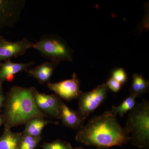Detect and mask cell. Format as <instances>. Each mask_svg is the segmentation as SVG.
<instances>
[{"label":"cell","mask_w":149,"mask_h":149,"mask_svg":"<svg viewBox=\"0 0 149 149\" xmlns=\"http://www.w3.org/2000/svg\"><path fill=\"white\" fill-rule=\"evenodd\" d=\"M77 131L76 141L97 149L121 146L130 141V137L118 121L116 115L111 111L92 118Z\"/></svg>","instance_id":"6da1fadb"},{"label":"cell","mask_w":149,"mask_h":149,"mask_svg":"<svg viewBox=\"0 0 149 149\" xmlns=\"http://www.w3.org/2000/svg\"><path fill=\"white\" fill-rule=\"evenodd\" d=\"M35 87L24 88L14 86L6 95L2 114L4 128L11 129L24 125L31 118L36 117L47 118L40 111L35 103Z\"/></svg>","instance_id":"7a4b0ae2"},{"label":"cell","mask_w":149,"mask_h":149,"mask_svg":"<svg viewBox=\"0 0 149 149\" xmlns=\"http://www.w3.org/2000/svg\"><path fill=\"white\" fill-rule=\"evenodd\" d=\"M130 142L141 148L149 149V102L143 100L130 111L124 128Z\"/></svg>","instance_id":"3957f363"},{"label":"cell","mask_w":149,"mask_h":149,"mask_svg":"<svg viewBox=\"0 0 149 149\" xmlns=\"http://www.w3.org/2000/svg\"><path fill=\"white\" fill-rule=\"evenodd\" d=\"M50 61L59 63L62 61H73V52L67 43L58 35L43 36L34 43L33 48Z\"/></svg>","instance_id":"277c9868"},{"label":"cell","mask_w":149,"mask_h":149,"mask_svg":"<svg viewBox=\"0 0 149 149\" xmlns=\"http://www.w3.org/2000/svg\"><path fill=\"white\" fill-rule=\"evenodd\" d=\"M109 89L106 83L97 86L91 91L80 94L78 100L77 113L85 121L91 113L95 111L106 100Z\"/></svg>","instance_id":"5b68a950"},{"label":"cell","mask_w":149,"mask_h":149,"mask_svg":"<svg viewBox=\"0 0 149 149\" xmlns=\"http://www.w3.org/2000/svg\"><path fill=\"white\" fill-rule=\"evenodd\" d=\"M24 0H0V29L13 27L19 20Z\"/></svg>","instance_id":"8992f818"},{"label":"cell","mask_w":149,"mask_h":149,"mask_svg":"<svg viewBox=\"0 0 149 149\" xmlns=\"http://www.w3.org/2000/svg\"><path fill=\"white\" fill-rule=\"evenodd\" d=\"M47 86L59 97L67 102L78 98L82 92L80 90V80L75 72L72 74L71 79L58 83L49 82Z\"/></svg>","instance_id":"52a82bcc"},{"label":"cell","mask_w":149,"mask_h":149,"mask_svg":"<svg viewBox=\"0 0 149 149\" xmlns=\"http://www.w3.org/2000/svg\"><path fill=\"white\" fill-rule=\"evenodd\" d=\"M34 99L38 109L46 117L60 119L62 101L57 95H47L40 93L36 89Z\"/></svg>","instance_id":"ba28073f"},{"label":"cell","mask_w":149,"mask_h":149,"mask_svg":"<svg viewBox=\"0 0 149 149\" xmlns=\"http://www.w3.org/2000/svg\"><path fill=\"white\" fill-rule=\"evenodd\" d=\"M34 43L24 38L16 42H11L0 37V62L22 56L29 49L33 48Z\"/></svg>","instance_id":"9c48e42d"},{"label":"cell","mask_w":149,"mask_h":149,"mask_svg":"<svg viewBox=\"0 0 149 149\" xmlns=\"http://www.w3.org/2000/svg\"><path fill=\"white\" fill-rule=\"evenodd\" d=\"M34 64V61L26 63H14L11 60L4 61L0 66V83H3L5 81L12 82L15 74L26 71Z\"/></svg>","instance_id":"30bf717a"},{"label":"cell","mask_w":149,"mask_h":149,"mask_svg":"<svg viewBox=\"0 0 149 149\" xmlns=\"http://www.w3.org/2000/svg\"><path fill=\"white\" fill-rule=\"evenodd\" d=\"M58 64L55 61H46L33 68H29L25 72L36 79L40 84H44L49 83Z\"/></svg>","instance_id":"8fae6325"},{"label":"cell","mask_w":149,"mask_h":149,"mask_svg":"<svg viewBox=\"0 0 149 149\" xmlns=\"http://www.w3.org/2000/svg\"><path fill=\"white\" fill-rule=\"evenodd\" d=\"M60 119L64 126L77 130L83 127L85 122L81 119L77 111L70 108L63 101L61 103Z\"/></svg>","instance_id":"7c38bea8"},{"label":"cell","mask_w":149,"mask_h":149,"mask_svg":"<svg viewBox=\"0 0 149 149\" xmlns=\"http://www.w3.org/2000/svg\"><path fill=\"white\" fill-rule=\"evenodd\" d=\"M51 123L55 125L59 124L57 121L47 120L45 117L33 118L24 124L25 128L22 133L35 137L41 136L43 129L46 125Z\"/></svg>","instance_id":"4fadbf2b"},{"label":"cell","mask_w":149,"mask_h":149,"mask_svg":"<svg viewBox=\"0 0 149 149\" xmlns=\"http://www.w3.org/2000/svg\"><path fill=\"white\" fill-rule=\"evenodd\" d=\"M22 133H15L10 129L4 128L0 137V149H19Z\"/></svg>","instance_id":"5bb4252c"},{"label":"cell","mask_w":149,"mask_h":149,"mask_svg":"<svg viewBox=\"0 0 149 149\" xmlns=\"http://www.w3.org/2000/svg\"><path fill=\"white\" fill-rule=\"evenodd\" d=\"M149 83L141 74L135 73L133 75V81L130 94L136 97L146 94L148 91Z\"/></svg>","instance_id":"9a60e30c"},{"label":"cell","mask_w":149,"mask_h":149,"mask_svg":"<svg viewBox=\"0 0 149 149\" xmlns=\"http://www.w3.org/2000/svg\"><path fill=\"white\" fill-rule=\"evenodd\" d=\"M137 97L130 94V96L126 98L120 105L116 107L113 105L111 111L120 117H123L126 112L130 111L136 105V99Z\"/></svg>","instance_id":"2e32d148"},{"label":"cell","mask_w":149,"mask_h":149,"mask_svg":"<svg viewBox=\"0 0 149 149\" xmlns=\"http://www.w3.org/2000/svg\"><path fill=\"white\" fill-rule=\"evenodd\" d=\"M42 139V136L35 137L22 133L19 149H35Z\"/></svg>","instance_id":"e0dca14e"},{"label":"cell","mask_w":149,"mask_h":149,"mask_svg":"<svg viewBox=\"0 0 149 149\" xmlns=\"http://www.w3.org/2000/svg\"><path fill=\"white\" fill-rule=\"evenodd\" d=\"M42 149H74L68 142L56 139L51 142H45L42 146Z\"/></svg>","instance_id":"ac0fdd59"},{"label":"cell","mask_w":149,"mask_h":149,"mask_svg":"<svg viewBox=\"0 0 149 149\" xmlns=\"http://www.w3.org/2000/svg\"><path fill=\"white\" fill-rule=\"evenodd\" d=\"M111 77L122 85L126 82L127 79L126 72L122 68H118L113 71Z\"/></svg>","instance_id":"d6986e66"},{"label":"cell","mask_w":149,"mask_h":149,"mask_svg":"<svg viewBox=\"0 0 149 149\" xmlns=\"http://www.w3.org/2000/svg\"><path fill=\"white\" fill-rule=\"evenodd\" d=\"M108 89L111 90L114 93H117L121 88L122 84L118 83L117 81L114 80L113 78L111 77L110 78L106 83Z\"/></svg>","instance_id":"ffe728a7"},{"label":"cell","mask_w":149,"mask_h":149,"mask_svg":"<svg viewBox=\"0 0 149 149\" xmlns=\"http://www.w3.org/2000/svg\"><path fill=\"white\" fill-rule=\"evenodd\" d=\"M2 84L3 83H0V113L1 112V109L3 107L6 98V95L4 93Z\"/></svg>","instance_id":"44dd1931"},{"label":"cell","mask_w":149,"mask_h":149,"mask_svg":"<svg viewBox=\"0 0 149 149\" xmlns=\"http://www.w3.org/2000/svg\"><path fill=\"white\" fill-rule=\"evenodd\" d=\"M4 124V119L3 118L2 114L0 113V127L2 125H3Z\"/></svg>","instance_id":"7402d4cb"},{"label":"cell","mask_w":149,"mask_h":149,"mask_svg":"<svg viewBox=\"0 0 149 149\" xmlns=\"http://www.w3.org/2000/svg\"><path fill=\"white\" fill-rule=\"evenodd\" d=\"M74 149H85L84 148H83L82 146H79L78 147V148H74Z\"/></svg>","instance_id":"603a6c76"},{"label":"cell","mask_w":149,"mask_h":149,"mask_svg":"<svg viewBox=\"0 0 149 149\" xmlns=\"http://www.w3.org/2000/svg\"><path fill=\"white\" fill-rule=\"evenodd\" d=\"M2 63L0 62V66H1V65Z\"/></svg>","instance_id":"cb8c5ba5"}]
</instances>
